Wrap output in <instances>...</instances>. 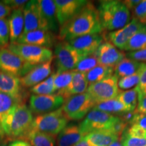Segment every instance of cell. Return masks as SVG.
Segmentation results:
<instances>
[{
  "label": "cell",
  "instance_id": "cell-8",
  "mask_svg": "<svg viewBox=\"0 0 146 146\" xmlns=\"http://www.w3.org/2000/svg\"><path fill=\"white\" fill-rule=\"evenodd\" d=\"M35 66L25 61L8 48L0 49V71L18 78L26 75Z\"/></svg>",
  "mask_w": 146,
  "mask_h": 146
},
{
  "label": "cell",
  "instance_id": "cell-3",
  "mask_svg": "<svg viewBox=\"0 0 146 146\" xmlns=\"http://www.w3.org/2000/svg\"><path fill=\"white\" fill-rule=\"evenodd\" d=\"M102 29L116 31L131 21V14L123 1L116 0L100 1L98 8Z\"/></svg>",
  "mask_w": 146,
  "mask_h": 146
},
{
  "label": "cell",
  "instance_id": "cell-29",
  "mask_svg": "<svg viewBox=\"0 0 146 146\" xmlns=\"http://www.w3.org/2000/svg\"><path fill=\"white\" fill-rule=\"evenodd\" d=\"M114 72V68L99 64L85 73V74L88 84L90 85L112 76Z\"/></svg>",
  "mask_w": 146,
  "mask_h": 146
},
{
  "label": "cell",
  "instance_id": "cell-13",
  "mask_svg": "<svg viewBox=\"0 0 146 146\" xmlns=\"http://www.w3.org/2000/svg\"><path fill=\"white\" fill-rule=\"evenodd\" d=\"M15 43L36 45L50 49L56 44V36L50 31L37 29L23 33Z\"/></svg>",
  "mask_w": 146,
  "mask_h": 146
},
{
  "label": "cell",
  "instance_id": "cell-39",
  "mask_svg": "<svg viewBox=\"0 0 146 146\" xmlns=\"http://www.w3.org/2000/svg\"><path fill=\"white\" fill-rule=\"evenodd\" d=\"M121 143L123 146H146V137L123 135Z\"/></svg>",
  "mask_w": 146,
  "mask_h": 146
},
{
  "label": "cell",
  "instance_id": "cell-49",
  "mask_svg": "<svg viewBox=\"0 0 146 146\" xmlns=\"http://www.w3.org/2000/svg\"><path fill=\"white\" fill-rule=\"evenodd\" d=\"M1 146H7L6 145H5V144H3V145H1Z\"/></svg>",
  "mask_w": 146,
  "mask_h": 146
},
{
  "label": "cell",
  "instance_id": "cell-27",
  "mask_svg": "<svg viewBox=\"0 0 146 146\" xmlns=\"http://www.w3.org/2000/svg\"><path fill=\"white\" fill-rule=\"evenodd\" d=\"M33 146H55V137L31 129L23 139Z\"/></svg>",
  "mask_w": 146,
  "mask_h": 146
},
{
  "label": "cell",
  "instance_id": "cell-4",
  "mask_svg": "<svg viewBox=\"0 0 146 146\" xmlns=\"http://www.w3.org/2000/svg\"><path fill=\"white\" fill-rule=\"evenodd\" d=\"M68 121L61 107L52 112L37 115L34 118L31 129L56 137L66 127Z\"/></svg>",
  "mask_w": 146,
  "mask_h": 146
},
{
  "label": "cell",
  "instance_id": "cell-6",
  "mask_svg": "<svg viewBox=\"0 0 146 146\" xmlns=\"http://www.w3.org/2000/svg\"><path fill=\"white\" fill-rule=\"evenodd\" d=\"M7 48L25 61L36 66L54 59L51 49L36 45L10 43Z\"/></svg>",
  "mask_w": 146,
  "mask_h": 146
},
{
  "label": "cell",
  "instance_id": "cell-26",
  "mask_svg": "<svg viewBox=\"0 0 146 146\" xmlns=\"http://www.w3.org/2000/svg\"><path fill=\"white\" fill-rule=\"evenodd\" d=\"M143 63L129 58H124L114 68V75L118 78L130 76L137 72Z\"/></svg>",
  "mask_w": 146,
  "mask_h": 146
},
{
  "label": "cell",
  "instance_id": "cell-32",
  "mask_svg": "<svg viewBox=\"0 0 146 146\" xmlns=\"http://www.w3.org/2000/svg\"><path fill=\"white\" fill-rule=\"evenodd\" d=\"M146 49V25L128 42L123 50L135 52Z\"/></svg>",
  "mask_w": 146,
  "mask_h": 146
},
{
  "label": "cell",
  "instance_id": "cell-14",
  "mask_svg": "<svg viewBox=\"0 0 146 146\" xmlns=\"http://www.w3.org/2000/svg\"><path fill=\"white\" fill-rule=\"evenodd\" d=\"M54 1L56 17L60 27L74 17L88 2L85 0H56Z\"/></svg>",
  "mask_w": 146,
  "mask_h": 146
},
{
  "label": "cell",
  "instance_id": "cell-21",
  "mask_svg": "<svg viewBox=\"0 0 146 146\" xmlns=\"http://www.w3.org/2000/svg\"><path fill=\"white\" fill-rule=\"evenodd\" d=\"M85 135L80 130L79 126L74 124L67 125L58 134L56 146H74Z\"/></svg>",
  "mask_w": 146,
  "mask_h": 146
},
{
  "label": "cell",
  "instance_id": "cell-25",
  "mask_svg": "<svg viewBox=\"0 0 146 146\" xmlns=\"http://www.w3.org/2000/svg\"><path fill=\"white\" fill-rule=\"evenodd\" d=\"M25 102V99L19 98H14L8 94L0 93V138L1 140L5 139L1 125L7 114L16 105Z\"/></svg>",
  "mask_w": 146,
  "mask_h": 146
},
{
  "label": "cell",
  "instance_id": "cell-44",
  "mask_svg": "<svg viewBox=\"0 0 146 146\" xmlns=\"http://www.w3.org/2000/svg\"><path fill=\"white\" fill-rule=\"evenodd\" d=\"M7 146H33L29 141L24 139H16L9 141Z\"/></svg>",
  "mask_w": 146,
  "mask_h": 146
},
{
  "label": "cell",
  "instance_id": "cell-42",
  "mask_svg": "<svg viewBox=\"0 0 146 146\" xmlns=\"http://www.w3.org/2000/svg\"><path fill=\"white\" fill-rule=\"evenodd\" d=\"M127 58L139 62H146V49L143 50L131 52L127 54Z\"/></svg>",
  "mask_w": 146,
  "mask_h": 146
},
{
  "label": "cell",
  "instance_id": "cell-10",
  "mask_svg": "<svg viewBox=\"0 0 146 146\" xmlns=\"http://www.w3.org/2000/svg\"><path fill=\"white\" fill-rule=\"evenodd\" d=\"M118 82V77L113 74L101 81L89 85L87 92L96 104L114 99L120 92Z\"/></svg>",
  "mask_w": 146,
  "mask_h": 146
},
{
  "label": "cell",
  "instance_id": "cell-16",
  "mask_svg": "<svg viewBox=\"0 0 146 146\" xmlns=\"http://www.w3.org/2000/svg\"><path fill=\"white\" fill-rule=\"evenodd\" d=\"M103 36L100 34L87 35L68 41L81 57L94 54L103 43Z\"/></svg>",
  "mask_w": 146,
  "mask_h": 146
},
{
  "label": "cell",
  "instance_id": "cell-30",
  "mask_svg": "<svg viewBox=\"0 0 146 146\" xmlns=\"http://www.w3.org/2000/svg\"><path fill=\"white\" fill-rule=\"evenodd\" d=\"M116 98L125 106L129 112L135 110L138 100V94L135 87L129 90L120 91Z\"/></svg>",
  "mask_w": 146,
  "mask_h": 146
},
{
  "label": "cell",
  "instance_id": "cell-48",
  "mask_svg": "<svg viewBox=\"0 0 146 146\" xmlns=\"http://www.w3.org/2000/svg\"><path fill=\"white\" fill-rule=\"evenodd\" d=\"M109 146H123V145H122L121 142H119L118 141H116V142H114V143H112L110 145H109Z\"/></svg>",
  "mask_w": 146,
  "mask_h": 146
},
{
  "label": "cell",
  "instance_id": "cell-34",
  "mask_svg": "<svg viewBox=\"0 0 146 146\" xmlns=\"http://www.w3.org/2000/svg\"><path fill=\"white\" fill-rule=\"evenodd\" d=\"M99 64L98 58L95 54H94L85 56V57H82L78 61L74 70L78 72L87 73Z\"/></svg>",
  "mask_w": 146,
  "mask_h": 146
},
{
  "label": "cell",
  "instance_id": "cell-9",
  "mask_svg": "<svg viewBox=\"0 0 146 146\" xmlns=\"http://www.w3.org/2000/svg\"><path fill=\"white\" fill-rule=\"evenodd\" d=\"M56 72L74 70L82 58L68 41H60L55 45L54 50Z\"/></svg>",
  "mask_w": 146,
  "mask_h": 146
},
{
  "label": "cell",
  "instance_id": "cell-33",
  "mask_svg": "<svg viewBox=\"0 0 146 146\" xmlns=\"http://www.w3.org/2000/svg\"><path fill=\"white\" fill-rule=\"evenodd\" d=\"M33 95H52L56 94L54 86V74L49 76L45 81L35 85L30 89Z\"/></svg>",
  "mask_w": 146,
  "mask_h": 146
},
{
  "label": "cell",
  "instance_id": "cell-23",
  "mask_svg": "<svg viewBox=\"0 0 146 146\" xmlns=\"http://www.w3.org/2000/svg\"><path fill=\"white\" fill-rule=\"evenodd\" d=\"M88 85L85 73L73 70L72 81L68 87L62 93V96L66 99L73 95L81 94L87 92Z\"/></svg>",
  "mask_w": 146,
  "mask_h": 146
},
{
  "label": "cell",
  "instance_id": "cell-7",
  "mask_svg": "<svg viewBox=\"0 0 146 146\" xmlns=\"http://www.w3.org/2000/svg\"><path fill=\"white\" fill-rule=\"evenodd\" d=\"M119 120L118 116L93 108L78 126L81 132L86 135L93 131L111 130Z\"/></svg>",
  "mask_w": 146,
  "mask_h": 146
},
{
  "label": "cell",
  "instance_id": "cell-36",
  "mask_svg": "<svg viewBox=\"0 0 146 146\" xmlns=\"http://www.w3.org/2000/svg\"><path fill=\"white\" fill-rule=\"evenodd\" d=\"M10 44V31L8 18L0 19V49L6 48Z\"/></svg>",
  "mask_w": 146,
  "mask_h": 146
},
{
  "label": "cell",
  "instance_id": "cell-12",
  "mask_svg": "<svg viewBox=\"0 0 146 146\" xmlns=\"http://www.w3.org/2000/svg\"><path fill=\"white\" fill-rule=\"evenodd\" d=\"M145 26V25L141 24L135 18H133V19L123 28L108 34V39L110 43L114 45L116 48L123 50L129 40Z\"/></svg>",
  "mask_w": 146,
  "mask_h": 146
},
{
  "label": "cell",
  "instance_id": "cell-1",
  "mask_svg": "<svg viewBox=\"0 0 146 146\" xmlns=\"http://www.w3.org/2000/svg\"><path fill=\"white\" fill-rule=\"evenodd\" d=\"M102 31L98 8L88 1L78 14L60 27L58 39L69 41L87 35L100 34Z\"/></svg>",
  "mask_w": 146,
  "mask_h": 146
},
{
  "label": "cell",
  "instance_id": "cell-38",
  "mask_svg": "<svg viewBox=\"0 0 146 146\" xmlns=\"http://www.w3.org/2000/svg\"><path fill=\"white\" fill-rule=\"evenodd\" d=\"M133 18L141 24L146 25V0L141 1L135 8L133 10Z\"/></svg>",
  "mask_w": 146,
  "mask_h": 146
},
{
  "label": "cell",
  "instance_id": "cell-40",
  "mask_svg": "<svg viewBox=\"0 0 146 146\" xmlns=\"http://www.w3.org/2000/svg\"><path fill=\"white\" fill-rule=\"evenodd\" d=\"M129 125L130 126L134 125L146 131V114H139L137 112L136 115Z\"/></svg>",
  "mask_w": 146,
  "mask_h": 146
},
{
  "label": "cell",
  "instance_id": "cell-35",
  "mask_svg": "<svg viewBox=\"0 0 146 146\" xmlns=\"http://www.w3.org/2000/svg\"><path fill=\"white\" fill-rule=\"evenodd\" d=\"M143 65L139 68V70L135 73V74L130 76L120 78L118 82V87L121 89H126V90H127V89H130L133 87L137 86L138 85L139 81L140 74H141V71L142 67H143Z\"/></svg>",
  "mask_w": 146,
  "mask_h": 146
},
{
  "label": "cell",
  "instance_id": "cell-46",
  "mask_svg": "<svg viewBox=\"0 0 146 146\" xmlns=\"http://www.w3.org/2000/svg\"><path fill=\"white\" fill-rule=\"evenodd\" d=\"M136 112L139 114H146V96L144 97L141 101L139 102Z\"/></svg>",
  "mask_w": 146,
  "mask_h": 146
},
{
  "label": "cell",
  "instance_id": "cell-28",
  "mask_svg": "<svg viewBox=\"0 0 146 146\" xmlns=\"http://www.w3.org/2000/svg\"><path fill=\"white\" fill-rule=\"evenodd\" d=\"M94 108L110 114H118V116L129 112L125 106L116 98L96 104Z\"/></svg>",
  "mask_w": 146,
  "mask_h": 146
},
{
  "label": "cell",
  "instance_id": "cell-15",
  "mask_svg": "<svg viewBox=\"0 0 146 146\" xmlns=\"http://www.w3.org/2000/svg\"><path fill=\"white\" fill-rule=\"evenodd\" d=\"M41 29L56 33L58 30L56 5L53 0H38Z\"/></svg>",
  "mask_w": 146,
  "mask_h": 146
},
{
  "label": "cell",
  "instance_id": "cell-47",
  "mask_svg": "<svg viewBox=\"0 0 146 146\" xmlns=\"http://www.w3.org/2000/svg\"><path fill=\"white\" fill-rule=\"evenodd\" d=\"M74 146H89V145L86 142V141L85 140V139H84V137H83V139L81 140V141L78 142V143Z\"/></svg>",
  "mask_w": 146,
  "mask_h": 146
},
{
  "label": "cell",
  "instance_id": "cell-41",
  "mask_svg": "<svg viewBox=\"0 0 146 146\" xmlns=\"http://www.w3.org/2000/svg\"><path fill=\"white\" fill-rule=\"evenodd\" d=\"M11 10H23L24 7L28 2L26 0H4L2 1Z\"/></svg>",
  "mask_w": 146,
  "mask_h": 146
},
{
  "label": "cell",
  "instance_id": "cell-11",
  "mask_svg": "<svg viewBox=\"0 0 146 146\" xmlns=\"http://www.w3.org/2000/svg\"><path fill=\"white\" fill-rule=\"evenodd\" d=\"M64 98L58 94L32 95L29 99V108L32 113L40 115L52 112L62 106Z\"/></svg>",
  "mask_w": 146,
  "mask_h": 146
},
{
  "label": "cell",
  "instance_id": "cell-50",
  "mask_svg": "<svg viewBox=\"0 0 146 146\" xmlns=\"http://www.w3.org/2000/svg\"><path fill=\"white\" fill-rule=\"evenodd\" d=\"M1 141H2V140H1V139L0 138V143H1Z\"/></svg>",
  "mask_w": 146,
  "mask_h": 146
},
{
  "label": "cell",
  "instance_id": "cell-37",
  "mask_svg": "<svg viewBox=\"0 0 146 146\" xmlns=\"http://www.w3.org/2000/svg\"><path fill=\"white\" fill-rule=\"evenodd\" d=\"M137 91L138 101L140 102L144 97L146 96V64L144 63L140 74L139 81L135 87Z\"/></svg>",
  "mask_w": 146,
  "mask_h": 146
},
{
  "label": "cell",
  "instance_id": "cell-43",
  "mask_svg": "<svg viewBox=\"0 0 146 146\" xmlns=\"http://www.w3.org/2000/svg\"><path fill=\"white\" fill-rule=\"evenodd\" d=\"M10 12L11 9L2 1H0V19L5 18L8 16H10Z\"/></svg>",
  "mask_w": 146,
  "mask_h": 146
},
{
  "label": "cell",
  "instance_id": "cell-5",
  "mask_svg": "<svg viewBox=\"0 0 146 146\" xmlns=\"http://www.w3.org/2000/svg\"><path fill=\"white\" fill-rule=\"evenodd\" d=\"M96 104L90 95L85 92L66 98L62 108L69 120H80L87 116Z\"/></svg>",
  "mask_w": 146,
  "mask_h": 146
},
{
  "label": "cell",
  "instance_id": "cell-20",
  "mask_svg": "<svg viewBox=\"0 0 146 146\" xmlns=\"http://www.w3.org/2000/svg\"><path fill=\"white\" fill-rule=\"evenodd\" d=\"M25 27L23 33L41 29V23L38 10V2L36 0L29 1L23 8Z\"/></svg>",
  "mask_w": 146,
  "mask_h": 146
},
{
  "label": "cell",
  "instance_id": "cell-2",
  "mask_svg": "<svg viewBox=\"0 0 146 146\" xmlns=\"http://www.w3.org/2000/svg\"><path fill=\"white\" fill-rule=\"evenodd\" d=\"M33 116L25 102L16 105L3 120L1 129L5 139L11 141L23 139L31 129Z\"/></svg>",
  "mask_w": 146,
  "mask_h": 146
},
{
  "label": "cell",
  "instance_id": "cell-31",
  "mask_svg": "<svg viewBox=\"0 0 146 146\" xmlns=\"http://www.w3.org/2000/svg\"><path fill=\"white\" fill-rule=\"evenodd\" d=\"M73 70L56 72L54 74V86L56 94L62 96V93L70 85L72 78Z\"/></svg>",
  "mask_w": 146,
  "mask_h": 146
},
{
  "label": "cell",
  "instance_id": "cell-19",
  "mask_svg": "<svg viewBox=\"0 0 146 146\" xmlns=\"http://www.w3.org/2000/svg\"><path fill=\"white\" fill-rule=\"evenodd\" d=\"M0 93L8 94L14 98L25 99L21 78L13 74L0 71Z\"/></svg>",
  "mask_w": 146,
  "mask_h": 146
},
{
  "label": "cell",
  "instance_id": "cell-22",
  "mask_svg": "<svg viewBox=\"0 0 146 146\" xmlns=\"http://www.w3.org/2000/svg\"><path fill=\"white\" fill-rule=\"evenodd\" d=\"M89 146H109L119 140V137L110 130L93 131L84 137Z\"/></svg>",
  "mask_w": 146,
  "mask_h": 146
},
{
  "label": "cell",
  "instance_id": "cell-24",
  "mask_svg": "<svg viewBox=\"0 0 146 146\" xmlns=\"http://www.w3.org/2000/svg\"><path fill=\"white\" fill-rule=\"evenodd\" d=\"M10 43H15L21 36L25 27L23 10H15L8 18Z\"/></svg>",
  "mask_w": 146,
  "mask_h": 146
},
{
  "label": "cell",
  "instance_id": "cell-17",
  "mask_svg": "<svg viewBox=\"0 0 146 146\" xmlns=\"http://www.w3.org/2000/svg\"><path fill=\"white\" fill-rule=\"evenodd\" d=\"M100 65L114 68L125 58V53L118 50L109 41L103 42L95 52Z\"/></svg>",
  "mask_w": 146,
  "mask_h": 146
},
{
  "label": "cell",
  "instance_id": "cell-18",
  "mask_svg": "<svg viewBox=\"0 0 146 146\" xmlns=\"http://www.w3.org/2000/svg\"><path fill=\"white\" fill-rule=\"evenodd\" d=\"M52 61L35 66L26 75L21 78L23 87L31 88L48 78L52 72Z\"/></svg>",
  "mask_w": 146,
  "mask_h": 146
},
{
  "label": "cell",
  "instance_id": "cell-45",
  "mask_svg": "<svg viewBox=\"0 0 146 146\" xmlns=\"http://www.w3.org/2000/svg\"><path fill=\"white\" fill-rule=\"evenodd\" d=\"M141 0H126V1H123V2L125 6L129 9V10H133L141 3Z\"/></svg>",
  "mask_w": 146,
  "mask_h": 146
}]
</instances>
